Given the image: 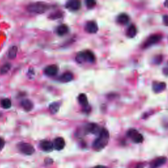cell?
<instances>
[{
  "instance_id": "cell-10",
  "label": "cell",
  "mask_w": 168,
  "mask_h": 168,
  "mask_svg": "<svg viewBox=\"0 0 168 168\" xmlns=\"http://www.w3.org/2000/svg\"><path fill=\"white\" fill-rule=\"evenodd\" d=\"M58 70L59 68L57 65H55V64H51V65H49L45 68V73L49 76H53L57 74Z\"/></svg>"
},
{
  "instance_id": "cell-7",
  "label": "cell",
  "mask_w": 168,
  "mask_h": 168,
  "mask_svg": "<svg viewBox=\"0 0 168 168\" xmlns=\"http://www.w3.org/2000/svg\"><path fill=\"white\" fill-rule=\"evenodd\" d=\"M53 144V148L57 150H61L65 147V141L62 137H57L55 140Z\"/></svg>"
},
{
  "instance_id": "cell-9",
  "label": "cell",
  "mask_w": 168,
  "mask_h": 168,
  "mask_svg": "<svg viewBox=\"0 0 168 168\" xmlns=\"http://www.w3.org/2000/svg\"><path fill=\"white\" fill-rule=\"evenodd\" d=\"M101 129L99 128V126L96 124H89L87 125L86 131L87 133H92L94 135L99 134Z\"/></svg>"
},
{
  "instance_id": "cell-23",
  "label": "cell",
  "mask_w": 168,
  "mask_h": 168,
  "mask_svg": "<svg viewBox=\"0 0 168 168\" xmlns=\"http://www.w3.org/2000/svg\"><path fill=\"white\" fill-rule=\"evenodd\" d=\"M1 106L4 109H9L11 106V101L9 99H4L1 101Z\"/></svg>"
},
{
  "instance_id": "cell-18",
  "label": "cell",
  "mask_w": 168,
  "mask_h": 168,
  "mask_svg": "<svg viewBox=\"0 0 168 168\" xmlns=\"http://www.w3.org/2000/svg\"><path fill=\"white\" fill-rule=\"evenodd\" d=\"M68 32V26L65 24L60 25L57 30V32L59 36H64L67 34Z\"/></svg>"
},
{
  "instance_id": "cell-2",
  "label": "cell",
  "mask_w": 168,
  "mask_h": 168,
  "mask_svg": "<svg viewBox=\"0 0 168 168\" xmlns=\"http://www.w3.org/2000/svg\"><path fill=\"white\" fill-rule=\"evenodd\" d=\"M47 9V5L42 3H31L27 7L28 11L33 13H44Z\"/></svg>"
},
{
  "instance_id": "cell-19",
  "label": "cell",
  "mask_w": 168,
  "mask_h": 168,
  "mask_svg": "<svg viewBox=\"0 0 168 168\" xmlns=\"http://www.w3.org/2000/svg\"><path fill=\"white\" fill-rule=\"evenodd\" d=\"M137 28L135 27V25L131 24L129 26V28L127 30V36L129 37H133L136 36L137 34Z\"/></svg>"
},
{
  "instance_id": "cell-17",
  "label": "cell",
  "mask_w": 168,
  "mask_h": 168,
  "mask_svg": "<svg viewBox=\"0 0 168 168\" xmlns=\"http://www.w3.org/2000/svg\"><path fill=\"white\" fill-rule=\"evenodd\" d=\"M129 16L125 13H122L120 14L119 16L118 17L117 21L118 23H120V24H126L129 22Z\"/></svg>"
},
{
  "instance_id": "cell-12",
  "label": "cell",
  "mask_w": 168,
  "mask_h": 168,
  "mask_svg": "<svg viewBox=\"0 0 168 168\" xmlns=\"http://www.w3.org/2000/svg\"><path fill=\"white\" fill-rule=\"evenodd\" d=\"M166 87V84L164 82H155L152 86L153 91L156 93H161L165 90Z\"/></svg>"
},
{
  "instance_id": "cell-8",
  "label": "cell",
  "mask_w": 168,
  "mask_h": 168,
  "mask_svg": "<svg viewBox=\"0 0 168 168\" xmlns=\"http://www.w3.org/2000/svg\"><path fill=\"white\" fill-rule=\"evenodd\" d=\"M66 7L71 11H77L81 7V2L77 0H72L66 3Z\"/></svg>"
},
{
  "instance_id": "cell-24",
  "label": "cell",
  "mask_w": 168,
  "mask_h": 168,
  "mask_svg": "<svg viewBox=\"0 0 168 168\" xmlns=\"http://www.w3.org/2000/svg\"><path fill=\"white\" fill-rule=\"evenodd\" d=\"M10 65L8 64H5L4 66H2L1 68V73L2 74H6L7 72H8L10 70Z\"/></svg>"
},
{
  "instance_id": "cell-6",
  "label": "cell",
  "mask_w": 168,
  "mask_h": 168,
  "mask_svg": "<svg viewBox=\"0 0 168 168\" xmlns=\"http://www.w3.org/2000/svg\"><path fill=\"white\" fill-rule=\"evenodd\" d=\"M167 158L166 157H158L152 160L150 163V168H158L166 162Z\"/></svg>"
},
{
  "instance_id": "cell-14",
  "label": "cell",
  "mask_w": 168,
  "mask_h": 168,
  "mask_svg": "<svg viewBox=\"0 0 168 168\" xmlns=\"http://www.w3.org/2000/svg\"><path fill=\"white\" fill-rule=\"evenodd\" d=\"M84 58H85V61L89 62L91 63H93L95 61V57L93 52L90 51H86L83 52Z\"/></svg>"
},
{
  "instance_id": "cell-1",
  "label": "cell",
  "mask_w": 168,
  "mask_h": 168,
  "mask_svg": "<svg viewBox=\"0 0 168 168\" xmlns=\"http://www.w3.org/2000/svg\"><path fill=\"white\" fill-rule=\"evenodd\" d=\"M109 132L105 128L101 129L99 137L94 141L93 144V148L95 150L100 151L102 150L106 145L108 144L109 140Z\"/></svg>"
},
{
  "instance_id": "cell-15",
  "label": "cell",
  "mask_w": 168,
  "mask_h": 168,
  "mask_svg": "<svg viewBox=\"0 0 168 168\" xmlns=\"http://www.w3.org/2000/svg\"><path fill=\"white\" fill-rule=\"evenodd\" d=\"M21 106L26 111H30L33 108V103L28 99H25L21 102Z\"/></svg>"
},
{
  "instance_id": "cell-4",
  "label": "cell",
  "mask_w": 168,
  "mask_h": 168,
  "mask_svg": "<svg viewBox=\"0 0 168 168\" xmlns=\"http://www.w3.org/2000/svg\"><path fill=\"white\" fill-rule=\"evenodd\" d=\"M127 135L129 138H131L133 142H135V143H142L144 140L143 135L137 130H135V129H129L128 131Z\"/></svg>"
},
{
  "instance_id": "cell-28",
  "label": "cell",
  "mask_w": 168,
  "mask_h": 168,
  "mask_svg": "<svg viewBox=\"0 0 168 168\" xmlns=\"http://www.w3.org/2000/svg\"><path fill=\"white\" fill-rule=\"evenodd\" d=\"M94 168H106V167L103 166H95Z\"/></svg>"
},
{
  "instance_id": "cell-27",
  "label": "cell",
  "mask_w": 168,
  "mask_h": 168,
  "mask_svg": "<svg viewBox=\"0 0 168 168\" xmlns=\"http://www.w3.org/2000/svg\"><path fill=\"white\" fill-rule=\"evenodd\" d=\"M5 146V141L3 139L0 137V150H2V148Z\"/></svg>"
},
{
  "instance_id": "cell-29",
  "label": "cell",
  "mask_w": 168,
  "mask_h": 168,
  "mask_svg": "<svg viewBox=\"0 0 168 168\" xmlns=\"http://www.w3.org/2000/svg\"><path fill=\"white\" fill-rule=\"evenodd\" d=\"M164 5H165V7H167V8H168V1L166 2L165 3H164Z\"/></svg>"
},
{
  "instance_id": "cell-13",
  "label": "cell",
  "mask_w": 168,
  "mask_h": 168,
  "mask_svg": "<svg viewBox=\"0 0 168 168\" xmlns=\"http://www.w3.org/2000/svg\"><path fill=\"white\" fill-rule=\"evenodd\" d=\"M41 149L45 152H51L53 148V144L49 141H43L40 144Z\"/></svg>"
},
{
  "instance_id": "cell-21",
  "label": "cell",
  "mask_w": 168,
  "mask_h": 168,
  "mask_svg": "<svg viewBox=\"0 0 168 168\" xmlns=\"http://www.w3.org/2000/svg\"><path fill=\"white\" fill-rule=\"evenodd\" d=\"M60 108V104L59 102H53L52 104L49 106V110L51 114H56L57 112L59 111Z\"/></svg>"
},
{
  "instance_id": "cell-25",
  "label": "cell",
  "mask_w": 168,
  "mask_h": 168,
  "mask_svg": "<svg viewBox=\"0 0 168 168\" xmlns=\"http://www.w3.org/2000/svg\"><path fill=\"white\" fill-rule=\"evenodd\" d=\"M86 5L89 9H91L93 8L95 5H96V2L95 1H92V0H88V1L86 2Z\"/></svg>"
},
{
  "instance_id": "cell-5",
  "label": "cell",
  "mask_w": 168,
  "mask_h": 168,
  "mask_svg": "<svg viewBox=\"0 0 168 168\" xmlns=\"http://www.w3.org/2000/svg\"><path fill=\"white\" fill-rule=\"evenodd\" d=\"M161 38H162V36L159 35V34H154V35H152V36H150L147 40V41L144 42V48L148 47L149 46H151V45H152L158 43V42L161 40Z\"/></svg>"
},
{
  "instance_id": "cell-26",
  "label": "cell",
  "mask_w": 168,
  "mask_h": 168,
  "mask_svg": "<svg viewBox=\"0 0 168 168\" xmlns=\"http://www.w3.org/2000/svg\"><path fill=\"white\" fill-rule=\"evenodd\" d=\"M163 21L164 24L168 26V15H164L163 17Z\"/></svg>"
},
{
  "instance_id": "cell-16",
  "label": "cell",
  "mask_w": 168,
  "mask_h": 168,
  "mask_svg": "<svg viewBox=\"0 0 168 168\" xmlns=\"http://www.w3.org/2000/svg\"><path fill=\"white\" fill-rule=\"evenodd\" d=\"M73 78H74L73 74H72L71 72H65V73L63 74L60 76V80L62 82L66 83L72 81Z\"/></svg>"
},
{
  "instance_id": "cell-11",
  "label": "cell",
  "mask_w": 168,
  "mask_h": 168,
  "mask_svg": "<svg viewBox=\"0 0 168 168\" xmlns=\"http://www.w3.org/2000/svg\"><path fill=\"white\" fill-rule=\"evenodd\" d=\"M98 29L99 28H98L97 24L93 21L88 22L86 26V31L90 34L96 33L98 31Z\"/></svg>"
},
{
  "instance_id": "cell-22",
  "label": "cell",
  "mask_w": 168,
  "mask_h": 168,
  "mask_svg": "<svg viewBox=\"0 0 168 168\" xmlns=\"http://www.w3.org/2000/svg\"><path fill=\"white\" fill-rule=\"evenodd\" d=\"M17 51H18L17 47V46H13L9 49V53H8L9 58L11 59H15V57H17Z\"/></svg>"
},
{
  "instance_id": "cell-20",
  "label": "cell",
  "mask_w": 168,
  "mask_h": 168,
  "mask_svg": "<svg viewBox=\"0 0 168 168\" xmlns=\"http://www.w3.org/2000/svg\"><path fill=\"white\" fill-rule=\"evenodd\" d=\"M78 101L79 104L82 105L83 106H87L88 105V101H87V98L86 95L83 93L80 94L78 97Z\"/></svg>"
},
{
  "instance_id": "cell-3",
  "label": "cell",
  "mask_w": 168,
  "mask_h": 168,
  "mask_svg": "<svg viewBox=\"0 0 168 168\" xmlns=\"http://www.w3.org/2000/svg\"><path fill=\"white\" fill-rule=\"evenodd\" d=\"M18 148L22 154L25 155H32L35 152L34 147L31 144L26 143H21L18 145Z\"/></svg>"
}]
</instances>
